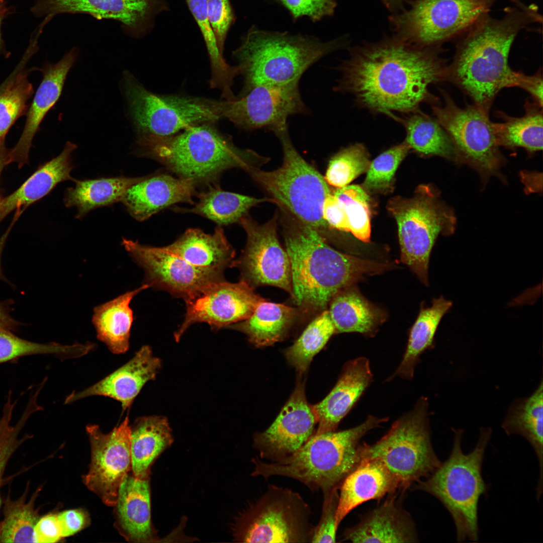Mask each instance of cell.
<instances>
[{
	"instance_id": "1",
	"label": "cell",
	"mask_w": 543,
	"mask_h": 543,
	"mask_svg": "<svg viewBox=\"0 0 543 543\" xmlns=\"http://www.w3.org/2000/svg\"><path fill=\"white\" fill-rule=\"evenodd\" d=\"M441 47H422L395 36L351 48L337 67L335 92L349 94L360 108L394 119V113L421 111L439 103L431 84L447 81L448 64Z\"/></svg>"
},
{
	"instance_id": "2",
	"label": "cell",
	"mask_w": 543,
	"mask_h": 543,
	"mask_svg": "<svg viewBox=\"0 0 543 543\" xmlns=\"http://www.w3.org/2000/svg\"><path fill=\"white\" fill-rule=\"evenodd\" d=\"M513 2L514 6L506 8L501 19L488 14L460 36L453 60L448 64L447 81L488 113L501 89L517 87L521 72L508 63L515 38L529 25L541 22L535 5Z\"/></svg>"
},
{
	"instance_id": "3",
	"label": "cell",
	"mask_w": 543,
	"mask_h": 543,
	"mask_svg": "<svg viewBox=\"0 0 543 543\" xmlns=\"http://www.w3.org/2000/svg\"><path fill=\"white\" fill-rule=\"evenodd\" d=\"M281 224L291 269L292 297L306 311L325 310L333 297L366 276L393 265L341 253L330 246L315 229L288 212Z\"/></svg>"
},
{
	"instance_id": "4",
	"label": "cell",
	"mask_w": 543,
	"mask_h": 543,
	"mask_svg": "<svg viewBox=\"0 0 543 543\" xmlns=\"http://www.w3.org/2000/svg\"><path fill=\"white\" fill-rule=\"evenodd\" d=\"M136 149L140 155L160 161L179 177L196 185L214 182L232 168L248 172L269 160L252 150L238 148L211 123L192 126L169 136H138Z\"/></svg>"
},
{
	"instance_id": "5",
	"label": "cell",
	"mask_w": 543,
	"mask_h": 543,
	"mask_svg": "<svg viewBox=\"0 0 543 543\" xmlns=\"http://www.w3.org/2000/svg\"><path fill=\"white\" fill-rule=\"evenodd\" d=\"M369 415L360 425L348 429L313 434L295 452L278 461L252 459L253 477L267 479L283 476L296 480L312 491L322 493L339 487L361 461L360 439L369 431L387 421Z\"/></svg>"
},
{
	"instance_id": "6",
	"label": "cell",
	"mask_w": 543,
	"mask_h": 543,
	"mask_svg": "<svg viewBox=\"0 0 543 543\" xmlns=\"http://www.w3.org/2000/svg\"><path fill=\"white\" fill-rule=\"evenodd\" d=\"M342 38L322 42L314 37L260 30L253 26L232 54L244 78L243 92L260 84L299 83L312 65L342 48Z\"/></svg>"
},
{
	"instance_id": "7",
	"label": "cell",
	"mask_w": 543,
	"mask_h": 543,
	"mask_svg": "<svg viewBox=\"0 0 543 543\" xmlns=\"http://www.w3.org/2000/svg\"><path fill=\"white\" fill-rule=\"evenodd\" d=\"M454 441L448 458L418 487L436 497L454 521L458 541H477L479 538L478 506L488 491L482 476V466L492 435L490 428L480 430L478 442L469 453L462 448L463 431L454 429Z\"/></svg>"
},
{
	"instance_id": "8",
	"label": "cell",
	"mask_w": 543,
	"mask_h": 543,
	"mask_svg": "<svg viewBox=\"0 0 543 543\" xmlns=\"http://www.w3.org/2000/svg\"><path fill=\"white\" fill-rule=\"evenodd\" d=\"M274 133L283 148L282 166L270 171L254 168L248 173L281 209L318 231L326 228L323 206L331 192L324 177L297 151L288 127Z\"/></svg>"
},
{
	"instance_id": "9",
	"label": "cell",
	"mask_w": 543,
	"mask_h": 543,
	"mask_svg": "<svg viewBox=\"0 0 543 543\" xmlns=\"http://www.w3.org/2000/svg\"><path fill=\"white\" fill-rule=\"evenodd\" d=\"M370 459L381 463L401 489L427 478L439 466L431 441L426 398H420L377 442L361 445V460Z\"/></svg>"
},
{
	"instance_id": "10",
	"label": "cell",
	"mask_w": 543,
	"mask_h": 543,
	"mask_svg": "<svg viewBox=\"0 0 543 543\" xmlns=\"http://www.w3.org/2000/svg\"><path fill=\"white\" fill-rule=\"evenodd\" d=\"M311 515L310 507L299 493L269 485L237 517L233 537L240 542H311Z\"/></svg>"
},
{
	"instance_id": "11",
	"label": "cell",
	"mask_w": 543,
	"mask_h": 543,
	"mask_svg": "<svg viewBox=\"0 0 543 543\" xmlns=\"http://www.w3.org/2000/svg\"><path fill=\"white\" fill-rule=\"evenodd\" d=\"M129 116L138 136L175 134L192 126L223 118L222 101L162 96L145 88L129 72L122 81Z\"/></svg>"
},
{
	"instance_id": "12",
	"label": "cell",
	"mask_w": 543,
	"mask_h": 543,
	"mask_svg": "<svg viewBox=\"0 0 543 543\" xmlns=\"http://www.w3.org/2000/svg\"><path fill=\"white\" fill-rule=\"evenodd\" d=\"M497 0H415L396 13L391 23L396 36L422 47H441L458 39L489 14Z\"/></svg>"
},
{
	"instance_id": "13",
	"label": "cell",
	"mask_w": 543,
	"mask_h": 543,
	"mask_svg": "<svg viewBox=\"0 0 543 543\" xmlns=\"http://www.w3.org/2000/svg\"><path fill=\"white\" fill-rule=\"evenodd\" d=\"M387 207L397 223L401 261L428 286L431 251L438 235L451 217L426 186H419L412 198H392Z\"/></svg>"
},
{
	"instance_id": "14",
	"label": "cell",
	"mask_w": 543,
	"mask_h": 543,
	"mask_svg": "<svg viewBox=\"0 0 543 543\" xmlns=\"http://www.w3.org/2000/svg\"><path fill=\"white\" fill-rule=\"evenodd\" d=\"M440 92L443 104L432 105L431 110L456 153L486 170H495L500 161L499 145L489 113L474 104L460 107L447 92Z\"/></svg>"
},
{
	"instance_id": "15",
	"label": "cell",
	"mask_w": 543,
	"mask_h": 543,
	"mask_svg": "<svg viewBox=\"0 0 543 543\" xmlns=\"http://www.w3.org/2000/svg\"><path fill=\"white\" fill-rule=\"evenodd\" d=\"M121 244L143 269V284L163 290L184 301L208 285L224 280V270L196 266L162 247L143 245L125 238Z\"/></svg>"
},
{
	"instance_id": "16",
	"label": "cell",
	"mask_w": 543,
	"mask_h": 543,
	"mask_svg": "<svg viewBox=\"0 0 543 543\" xmlns=\"http://www.w3.org/2000/svg\"><path fill=\"white\" fill-rule=\"evenodd\" d=\"M223 118L246 130L266 129L274 132L288 127L287 119L305 114L299 83L260 84L234 100L223 101Z\"/></svg>"
},
{
	"instance_id": "17",
	"label": "cell",
	"mask_w": 543,
	"mask_h": 543,
	"mask_svg": "<svg viewBox=\"0 0 543 543\" xmlns=\"http://www.w3.org/2000/svg\"><path fill=\"white\" fill-rule=\"evenodd\" d=\"M275 215L267 222L260 224L245 214L239 222L247 235L245 248L233 266L241 270L242 281L254 287L272 286L292 296L290 261L282 247L277 235Z\"/></svg>"
},
{
	"instance_id": "18",
	"label": "cell",
	"mask_w": 543,
	"mask_h": 543,
	"mask_svg": "<svg viewBox=\"0 0 543 543\" xmlns=\"http://www.w3.org/2000/svg\"><path fill=\"white\" fill-rule=\"evenodd\" d=\"M86 431L91 446V462L84 483L105 504L114 506L121 484L131 469L128 415L108 433L95 424L87 425Z\"/></svg>"
},
{
	"instance_id": "19",
	"label": "cell",
	"mask_w": 543,
	"mask_h": 543,
	"mask_svg": "<svg viewBox=\"0 0 543 543\" xmlns=\"http://www.w3.org/2000/svg\"><path fill=\"white\" fill-rule=\"evenodd\" d=\"M264 300L254 292L253 287L243 281L236 283L225 280L213 283L185 301V318L174 333V338L179 341L187 330L196 323H207L218 330L243 321Z\"/></svg>"
},
{
	"instance_id": "20",
	"label": "cell",
	"mask_w": 543,
	"mask_h": 543,
	"mask_svg": "<svg viewBox=\"0 0 543 543\" xmlns=\"http://www.w3.org/2000/svg\"><path fill=\"white\" fill-rule=\"evenodd\" d=\"M317 419L300 380L274 422L253 436V447L260 458L282 460L297 451L313 435Z\"/></svg>"
},
{
	"instance_id": "21",
	"label": "cell",
	"mask_w": 543,
	"mask_h": 543,
	"mask_svg": "<svg viewBox=\"0 0 543 543\" xmlns=\"http://www.w3.org/2000/svg\"><path fill=\"white\" fill-rule=\"evenodd\" d=\"M78 54V49L73 48L58 62L48 63L39 69L43 78L29 106L20 139L9 150L8 164L16 162L21 168L28 163L33 139L46 115L59 100L67 75Z\"/></svg>"
},
{
	"instance_id": "22",
	"label": "cell",
	"mask_w": 543,
	"mask_h": 543,
	"mask_svg": "<svg viewBox=\"0 0 543 543\" xmlns=\"http://www.w3.org/2000/svg\"><path fill=\"white\" fill-rule=\"evenodd\" d=\"M161 367L151 347L144 345L125 365L81 391L72 392L65 400L69 404L91 396H104L119 401L124 411L129 409L142 388L154 380Z\"/></svg>"
},
{
	"instance_id": "23",
	"label": "cell",
	"mask_w": 543,
	"mask_h": 543,
	"mask_svg": "<svg viewBox=\"0 0 543 543\" xmlns=\"http://www.w3.org/2000/svg\"><path fill=\"white\" fill-rule=\"evenodd\" d=\"M160 0H44L40 12L48 18L60 13L86 14L97 19H113L122 23L132 34L145 31Z\"/></svg>"
},
{
	"instance_id": "24",
	"label": "cell",
	"mask_w": 543,
	"mask_h": 543,
	"mask_svg": "<svg viewBox=\"0 0 543 543\" xmlns=\"http://www.w3.org/2000/svg\"><path fill=\"white\" fill-rule=\"evenodd\" d=\"M197 185L190 179L165 173L141 177L124 195L121 201L131 216L143 221L176 203H194Z\"/></svg>"
},
{
	"instance_id": "25",
	"label": "cell",
	"mask_w": 543,
	"mask_h": 543,
	"mask_svg": "<svg viewBox=\"0 0 543 543\" xmlns=\"http://www.w3.org/2000/svg\"><path fill=\"white\" fill-rule=\"evenodd\" d=\"M373 381L369 360L360 357L345 363L336 385L321 402L312 405L318 424L314 434L335 431Z\"/></svg>"
},
{
	"instance_id": "26",
	"label": "cell",
	"mask_w": 543,
	"mask_h": 543,
	"mask_svg": "<svg viewBox=\"0 0 543 543\" xmlns=\"http://www.w3.org/2000/svg\"><path fill=\"white\" fill-rule=\"evenodd\" d=\"M342 540L353 542H415L418 537L407 512L390 498L356 525L345 530Z\"/></svg>"
},
{
	"instance_id": "27",
	"label": "cell",
	"mask_w": 543,
	"mask_h": 543,
	"mask_svg": "<svg viewBox=\"0 0 543 543\" xmlns=\"http://www.w3.org/2000/svg\"><path fill=\"white\" fill-rule=\"evenodd\" d=\"M148 476L128 475L121 484L115 509L116 525L128 541L153 540Z\"/></svg>"
},
{
	"instance_id": "28",
	"label": "cell",
	"mask_w": 543,
	"mask_h": 543,
	"mask_svg": "<svg viewBox=\"0 0 543 543\" xmlns=\"http://www.w3.org/2000/svg\"><path fill=\"white\" fill-rule=\"evenodd\" d=\"M399 489L395 478L378 461L362 460L342 482L336 513L337 527L353 509L369 500L378 499Z\"/></svg>"
},
{
	"instance_id": "29",
	"label": "cell",
	"mask_w": 543,
	"mask_h": 543,
	"mask_svg": "<svg viewBox=\"0 0 543 543\" xmlns=\"http://www.w3.org/2000/svg\"><path fill=\"white\" fill-rule=\"evenodd\" d=\"M76 144L68 141L56 157L39 166L16 191L0 200V222L12 211L24 210L41 199L59 183L75 181L70 175L73 168L71 154Z\"/></svg>"
},
{
	"instance_id": "30",
	"label": "cell",
	"mask_w": 543,
	"mask_h": 543,
	"mask_svg": "<svg viewBox=\"0 0 543 543\" xmlns=\"http://www.w3.org/2000/svg\"><path fill=\"white\" fill-rule=\"evenodd\" d=\"M162 247L200 267L224 270L233 266L234 261V250L220 226L212 234L188 229L173 243Z\"/></svg>"
},
{
	"instance_id": "31",
	"label": "cell",
	"mask_w": 543,
	"mask_h": 543,
	"mask_svg": "<svg viewBox=\"0 0 543 543\" xmlns=\"http://www.w3.org/2000/svg\"><path fill=\"white\" fill-rule=\"evenodd\" d=\"M148 288L147 285L143 284L94 308L92 321L97 338L112 353H124L129 349L134 321L130 304L134 297Z\"/></svg>"
},
{
	"instance_id": "32",
	"label": "cell",
	"mask_w": 543,
	"mask_h": 543,
	"mask_svg": "<svg viewBox=\"0 0 543 543\" xmlns=\"http://www.w3.org/2000/svg\"><path fill=\"white\" fill-rule=\"evenodd\" d=\"M354 286L342 289L333 297L329 303V314L336 333L358 332L371 336L384 321L385 314Z\"/></svg>"
},
{
	"instance_id": "33",
	"label": "cell",
	"mask_w": 543,
	"mask_h": 543,
	"mask_svg": "<svg viewBox=\"0 0 543 543\" xmlns=\"http://www.w3.org/2000/svg\"><path fill=\"white\" fill-rule=\"evenodd\" d=\"M543 385L542 381L528 397L516 400L511 405L502 427L507 435L519 434L531 444L539 466L536 496L539 500L542 491Z\"/></svg>"
},
{
	"instance_id": "34",
	"label": "cell",
	"mask_w": 543,
	"mask_h": 543,
	"mask_svg": "<svg viewBox=\"0 0 543 543\" xmlns=\"http://www.w3.org/2000/svg\"><path fill=\"white\" fill-rule=\"evenodd\" d=\"M130 429L133 475L148 476L153 461L172 442L171 430L167 419L160 416L138 418Z\"/></svg>"
},
{
	"instance_id": "35",
	"label": "cell",
	"mask_w": 543,
	"mask_h": 543,
	"mask_svg": "<svg viewBox=\"0 0 543 543\" xmlns=\"http://www.w3.org/2000/svg\"><path fill=\"white\" fill-rule=\"evenodd\" d=\"M297 315L296 310L264 300L247 319L228 326L244 333L256 347L269 346L286 336Z\"/></svg>"
},
{
	"instance_id": "36",
	"label": "cell",
	"mask_w": 543,
	"mask_h": 543,
	"mask_svg": "<svg viewBox=\"0 0 543 543\" xmlns=\"http://www.w3.org/2000/svg\"><path fill=\"white\" fill-rule=\"evenodd\" d=\"M141 177L118 176L83 180H75V186L65 192L64 202L67 207H75L77 218L90 211L121 201L127 190Z\"/></svg>"
},
{
	"instance_id": "37",
	"label": "cell",
	"mask_w": 543,
	"mask_h": 543,
	"mask_svg": "<svg viewBox=\"0 0 543 543\" xmlns=\"http://www.w3.org/2000/svg\"><path fill=\"white\" fill-rule=\"evenodd\" d=\"M524 114L512 117L498 112L497 117L502 120L493 122L494 132L499 145L508 147H523L530 152L542 148V107L527 100L524 105Z\"/></svg>"
},
{
	"instance_id": "38",
	"label": "cell",
	"mask_w": 543,
	"mask_h": 543,
	"mask_svg": "<svg viewBox=\"0 0 543 543\" xmlns=\"http://www.w3.org/2000/svg\"><path fill=\"white\" fill-rule=\"evenodd\" d=\"M451 306V301L441 296L433 299L430 307L421 309L411 328L402 360L391 378L399 376L410 380L413 378L420 354L432 345L441 318Z\"/></svg>"
},
{
	"instance_id": "39",
	"label": "cell",
	"mask_w": 543,
	"mask_h": 543,
	"mask_svg": "<svg viewBox=\"0 0 543 543\" xmlns=\"http://www.w3.org/2000/svg\"><path fill=\"white\" fill-rule=\"evenodd\" d=\"M198 197V202L193 208L177 210L199 214L219 226L239 222L250 208L261 203H274L271 198L258 199L224 191L217 186L210 187Z\"/></svg>"
},
{
	"instance_id": "40",
	"label": "cell",
	"mask_w": 543,
	"mask_h": 543,
	"mask_svg": "<svg viewBox=\"0 0 543 543\" xmlns=\"http://www.w3.org/2000/svg\"><path fill=\"white\" fill-rule=\"evenodd\" d=\"M395 120L402 124L406 133L405 141L417 153L446 158L457 155L449 137L434 118L421 111L404 117L396 116Z\"/></svg>"
},
{
	"instance_id": "41",
	"label": "cell",
	"mask_w": 543,
	"mask_h": 543,
	"mask_svg": "<svg viewBox=\"0 0 543 543\" xmlns=\"http://www.w3.org/2000/svg\"><path fill=\"white\" fill-rule=\"evenodd\" d=\"M186 1L199 27L208 50L212 71L210 85L212 88L219 89L224 99L231 100L235 97L232 86L235 77L240 74L239 67L238 65H229L219 50L208 19L207 0Z\"/></svg>"
},
{
	"instance_id": "42",
	"label": "cell",
	"mask_w": 543,
	"mask_h": 543,
	"mask_svg": "<svg viewBox=\"0 0 543 543\" xmlns=\"http://www.w3.org/2000/svg\"><path fill=\"white\" fill-rule=\"evenodd\" d=\"M336 333L328 310H324L307 326L301 335L284 352L289 364L301 376L313 357Z\"/></svg>"
},
{
	"instance_id": "43",
	"label": "cell",
	"mask_w": 543,
	"mask_h": 543,
	"mask_svg": "<svg viewBox=\"0 0 543 543\" xmlns=\"http://www.w3.org/2000/svg\"><path fill=\"white\" fill-rule=\"evenodd\" d=\"M36 492L29 501L26 495L16 500L7 499L0 523V542H35L34 527L39 519L34 507Z\"/></svg>"
},
{
	"instance_id": "44",
	"label": "cell",
	"mask_w": 543,
	"mask_h": 543,
	"mask_svg": "<svg viewBox=\"0 0 543 543\" xmlns=\"http://www.w3.org/2000/svg\"><path fill=\"white\" fill-rule=\"evenodd\" d=\"M92 348L90 342L70 345L56 342L36 343L21 338L11 331L0 330V364L33 354H53L65 358L77 357L87 353Z\"/></svg>"
},
{
	"instance_id": "45",
	"label": "cell",
	"mask_w": 543,
	"mask_h": 543,
	"mask_svg": "<svg viewBox=\"0 0 543 543\" xmlns=\"http://www.w3.org/2000/svg\"><path fill=\"white\" fill-rule=\"evenodd\" d=\"M28 74L21 69L0 94V142L15 122L27 112L28 101L34 94Z\"/></svg>"
},
{
	"instance_id": "46",
	"label": "cell",
	"mask_w": 543,
	"mask_h": 543,
	"mask_svg": "<svg viewBox=\"0 0 543 543\" xmlns=\"http://www.w3.org/2000/svg\"><path fill=\"white\" fill-rule=\"evenodd\" d=\"M370 163L366 147L355 143L340 150L330 159L324 178L328 184L340 188L367 171Z\"/></svg>"
},
{
	"instance_id": "47",
	"label": "cell",
	"mask_w": 543,
	"mask_h": 543,
	"mask_svg": "<svg viewBox=\"0 0 543 543\" xmlns=\"http://www.w3.org/2000/svg\"><path fill=\"white\" fill-rule=\"evenodd\" d=\"M333 195L346 213L349 232L360 240L368 242L371 236L370 199L366 191L358 185L338 188Z\"/></svg>"
},
{
	"instance_id": "48",
	"label": "cell",
	"mask_w": 543,
	"mask_h": 543,
	"mask_svg": "<svg viewBox=\"0 0 543 543\" xmlns=\"http://www.w3.org/2000/svg\"><path fill=\"white\" fill-rule=\"evenodd\" d=\"M410 147L404 141L383 152L370 164L363 189L371 193L387 194L394 189V175Z\"/></svg>"
},
{
	"instance_id": "49",
	"label": "cell",
	"mask_w": 543,
	"mask_h": 543,
	"mask_svg": "<svg viewBox=\"0 0 543 543\" xmlns=\"http://www.w3.org/2000/svg\"><path fill=\"white\" fill-rule=\"evenodd\" d=\"M13 411L12 406L10 405L5 406L2 418V427L0 431V488L3 474L9 460L21 444L28 437L24 436L19 439V435L26 420L31 415V411L25 410L17 424L12 426L10 424V420Z\"/></svg>"
},
{
	"instance_id": "50",
	"label": "cell",
	"mask_w": 543,
	"mask_h": 543,
	"mask_svg": "<svg viewBox=\"0 0 543 543\" xmlns=\"http://www.w3.org/2000/svg\"><path fill=\"white\" fill-rule=\"evenodd\" d=\"M338 489L323 493L321 514L318 524L314 526L311 542H335L338 527L336 513L338 503Z\"/></svg>"
},
{
	"instance_id": "51",
	"label": "cell",
	"mask_w": 543,
	"mask_h": 543,
	"mask_svg": "<svg viewBox=\"0 0 543 543\" xmlns=\"http://www.w3.org/2000/svg\"><path fill=\"white\" fill-rule=\"evenodd\" d=\"M208 19L220 52L223 54L228 32L235 20L229 0H207Z\"/></svg>"
},
{
	"instance_id": "52",
	"label": "cell",
	"mask_w": 543,
	"mask_h": 543,
	"mask_svg": "<svg viewBox=\"0 0 543 543\" xmlns=\"http://www.w3.org/2000/svg\"><path fill=\"white\" fill-rule=\"evenodd\" d=\"M290 12L294 20L303 16L313 22L333 15L335 0H279Z\"/></svg>"
},
{
	"instance_id": "53",
	"label": "cell",
	"mask_w": 543,
	"mask_h": 543,
	"mask_svg": "<svg viewBox=\"0 0 543 543\" xmlns=\"http://www.w3.org/2000/svg\"><path fill=\"white\" fill-rule=\"evenodd\" d=\"M323 217L330 226L340 231L349 232L345 211L333 194H329L324 201Z\"/></svg>"
},
{
	"instance_id": "54",
	"label": "cell",
	"mask_w": 543,
	"mask_h": 543,
	"mask_svg": "<svg viewBox=\"0 0 543 543\" xmlns=\"http://www.w3.org/2000/svg\"><path fill=\"white\" fill-rule=\"evenodd\" d=\"M62 537L69 536L88 525L89 518L81 509L65 510L57 514Z\"/></svg>"
},
{
	"instance_id": "55",
	"label": "cell",
	"mask_w": 543,
	"mask_h": 543,
	"mask_svg": "<svg viewBox=\"0 0 543 543\" xmlns=\"http://www.w3.org/2000/svg\"><path fill=\"white\" fill-rule=\"evenodd\" d=\"M35 542L52 543L60 540V527L57 514H48L39 518L34 529Z\"/></svg>"
},
{
	"instance_id": "56",
	"label": "cell",
	"mask_w": 543,
	"mask_h": 543,
	"mask_svg": "<svg viewBox=\"0 0 543 543\" xmlns=\"http://www.w3.org/2000/svg\"><path fill=\"white\" fill-rule=\"evenodd\" d=\"M542 74L541 69L528 75L521 72L517 87L528 93L533 101L542 107Z\"/></svg>"
},
{
	"instance_id": "57",
	"label": "cell",
	"mask_w": 543,
	"mask_h": 543,
	"mask_svg": "<svg viewBox=\"0 0 543 543\" xmlns=\"http://www.w3.org/2000/svg\"><path fill=\"white\" fill-rule=\"evenodd\" d=\"M21 213H22L20 212H19V211H16L15 215L14 216V218H13V221H12L11 224H10V225L9 226L8 228L7 229L6 232L4 233V234H3V235L0 238V280H3V281H7V280H6L5 277L4 276V274H3V272H2V267H1V256H2V252H3V249L4 248L5 244L6 243V240H7V238L8 237V236H9V235L10 234V232L11 230H12V228L13 225L16 222V221H17L18 218L20 217V216L22 214Z\"/></svg>"
},
{
	"instance_id": "58",
	"label": "cell",
	"mask_w": 543,
	"mask_h": 543,
	"mask_svg": "<svg viewBox=\"0 0 543 543\" xmlns=\"http://www.w3.org/2000/svg\"><path fill=\"white\" fill-rule=\"evenodd\" d=\"M9 149L6 147L5 139L0 142V178L2 171L8 164V153ZM1 198H0L1 200Z\"/></svg>"
},
{
	"instance_id": "59",
	"label": "cell",
	"mask_w": 543,
	"mask_h": 543,
	"mask_svg": "<svg viewBox=\"0 0 543 543\" xmlns=\"http://www.w3.org/2000/svg\"><path fill=\"white\" fill-rule=\"evenodd\" d=\"M5 86L4 84H1L0 85V94L4 90Z\"/></svg>"
},
{
	"instance_id": "60",
	"label": "cell",
	"mask_w": 543,
	"mask_h": 543,
	"mask_svg": "<svg viewBox=\"0 0 543 543\" xmlns=\"http://www.w3.org/2000/svg\"><path fill=\"white\" fill-rule=\"evenodd\" d=\"M1 16L0 15V50L2 46L1 34Z\"/></svg>"
},
{
	"instance_id": "61",
	"label": "cell",
	"mask_w": 543,
	"mask_h": 543,
	"mask_svg": "<svg viewBox=\"0 0 543 543\" xmlns=\"http://www.w3.org/2000/svg\"><path fill=\"white\" fill-rule=\"evenodd\" d=\"M2 420L1 419H0V431H1V429H2Z\"/></svg>"
}]
</instances>
